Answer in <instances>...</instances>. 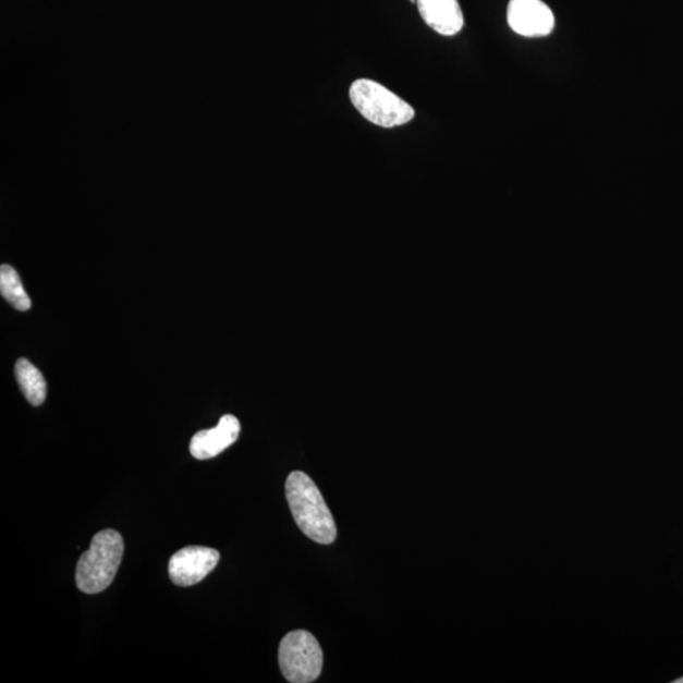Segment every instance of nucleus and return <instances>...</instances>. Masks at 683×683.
<instances>
[{
    "label": "nucleus",
    "mask_w": 683,
    "mask_h": 683,
    "mask_svg": "<svg viewBox=\"0 0 683 683\" xmlns=\"http://www.w3.org/2000/svg\"><path fill=\"white\" fill-rule=\"evenodd\" d=\"M285 492L294 521L305 536L319 545H332L337 525L316 483L302 471H295L288 476Z\"/></svg>",
    "instance_id": "f257e3e1"
},
{
    "label": "nucleus",
    "mask_w": 683,
    "mask_h": 683,
    "mask_svg": "<svg viewBox=\"0 0 683 683\" xmlns=\"http://www.w3.org/2000/svg\"><path fill=\"white\" fill-rule=\"evenodd\" d=\"M123 538L113 529L101 530L92 540L76 566L78 590L94 595L111 586L122 562Z\"/></svg>",
    "instance_id": "f03ea898"
},
{
    "label": "nucleus",
    "mask_w": 683,
    "mask_h": 683,
    "mask_svg": "<svg viewBox=\"0 0 683 683\" xmlns=\"http://www.w3.org/2000/svg\"><path fill=\"white\" fill-rule=\"evenodd\" d=\"M350 98L365 120L382 129H394L414 120L411 105L370 78L353 82Z\"/></svg>",
    "instance_id": "7ed1b4c3"
},
{
    "label": "nucleus",
    "mask_w": 683,
    "mask_h": 683,
    "mask_svg": "<svg viewBox=\"0 0 683 683\" xmlns=\"http://www.w3.org/2000/svg\"><path fill=\"white\" fill-rule=\"evenodd\" d=\"M279 664L286 681L309 683L316 681L324 669V650L316 637L306 631L290 632L279 647Z\"/></svg>",
    "instance_id": "20e7f679"
},
{
    "label": "nucleus",
    "mask_w": 683,
    "mask_h": 683,
    "mask_svg": "<svg viewBox=\"0 0 683 683\" xmlns=\"http://www.w3.org/2000/svg\"><path fill=\"white\" fill-rule=\"evenodd\" d=\"M221 554L214 548L190 546L171 557L169 575L178 586L190 587L200 583L217 568Z\"/></svg>",
    "instance_id": "39448f33"
},
{
    "label": "nucleus",
    "mask_w": 683,
    "mask_h": 683,
    "mask_svg": "<svg viewBox=\"0 0 683 683\" xmlns=\"http://www.w3.org/2000/svg\"><path fill=\"white\" fill-rule=\"evenodd\" d=\"M507 15L510 28L524 37H545L554 28V14L541 0H510Z\"/></svg>",
    "instance_id": "423d86ee"
},
{
    "label": "nucleus",
    "mask_w": 683,
    "mask_h": 683,
    "mask_svg": "<svg viewBox=\"0 0 683 683\" xmlns=\"http://www.w3.org/2000/svg\"><path fill=\"white\" fill-rule=\"evenodd\" d=\"M241 423L232 414H225L214 429L200 430L191 442V453L196 460H209L221 454L237 441Z\"/></svg>",
    "instance_id": "0eeeda50"
},
{
    "label": "nucleus",
    "mask_w": 683,
    "mask_h": 683,
    "mask_svg": "<svg viewBox=\"0 0 683 683\" xmlns=\"http://www.w3.org/2000/svg\"><path fill=\"white\" fill-rule=\"evenodd\" d=\"M417 5L423 21L439 35H458L465 25L459 0H417Z\"/></svg>",
    "instance_id": "6e6552de"
},
{
    "label": "nucleus",
    "mask_w": 683,
    "mask_h": 683,
    "mask_svg": "<svg viewBox=\"0 0 683 683\" xmlns=\"http://www.w3.org/2000/svg\"><path fill=\"white\" fill-rule=\"evenodd\" d=\"M15 378H17L23 395L31 405L44 404L47 395L46 380L38 368L26 358H20L15 364Z\"/></svg>",
    "instance_id": "1a4fd4ad"
},
{
    "label": "nucleus",
    "mask_w": 683,
    "mask_h": 683,
    "mask_svg": "<svg viewBox=\"0 0 683 683\" xmlns=\"http://www.w3.org/2000/svg\"><path fill=\"white\" fill-rule=\"evenodd\" d=\"M0 294L14 309L20 312H27L31 309V305H33L25 288L22 285L19 272L10 265L0 267Z\"/></svg>",
    "instance_id": "9d476101"
},
{
    "label": "nucleus",
    "mask_w": 683,
    "mask_h": 683,
    "mask_svg": "<svg viewBox=\"0 0 683 683\" xmlns=\"http://www.w3.org/2000/svg\"><path fill=\"white\" fill-rule=\"evenodd\" d=\"M673 682H674V683H683V678H682V679H679V680H676V681H673Z\"/></svg>",
    "instance_id": "9b49d317"
},
{
    "label": "nucleus",
    "mask_w": 683,
    "mask_h": 683,
    "mask_svg": "<svg viewBox=\"0 0 683 683\" xmlns=\"http://www.w3.org/2000/svg\"><path fill=\"white\" fill-rule=\"evenodd\" d=\"M412 2L417 3V0H412Z\"/></svg>",
    "instance_id": "f8f14e48"
}]
</instances>
